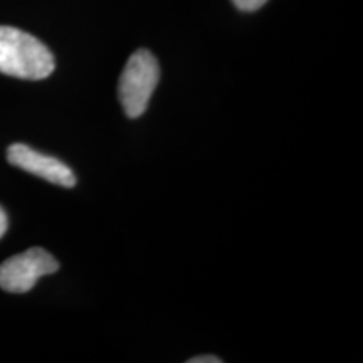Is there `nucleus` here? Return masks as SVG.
Here are the masks:
<instances>
[{
    "label": "nucleus",
    "instance_id": "obj_1",
    "mask_svg": "<svg viewBox=\"0 0 363 363\" xmlns=\"http://www.w3.org/2000/svg\"><path fill=\"white\" fill-rule=\"evenodd\" d=\"M54 56L34 35L0 26V72L21 79L39 81L52 74Z\"/></svg>",
    "mask_w": 363,
    "mask_h": 363
},
{
    "label": "nucleus",
    "instance_id": "obj_2",
    "mask_svg": "<svg viewBox=\"0 0 363 363\" xmlns=\"http://www.w3.org/2000/svg\"><path fill=\"white\" fill-rule=\"evenodd\" d=\"M160 78L157 57L147 49H138L131 54L118 84V96L126 116L138 118L147 111V106Z\"/></svg>",
    "mask_w": 363,
    "mask_h": 363
},
{
    "label": "nucleus",
    "instance_id": "obj_3",
    "mask_svg": "<svg viewBox=\"0 0 363 363\" xmlns=\"http://www.w3.org/2000/svg\"><path fill=\"white\" fill-rule=\"evenodd\" d=\"M57 269L59 262L45 249H27L0 264V288L7 293H27L39 278L52 274Z\"/></svg>",
    "mask_w": 363,
    "mask_h": 363
},
{
    "label": "nucleus",
    "instance_id": "obj_4",
    "mask_svg": "<svg viewBox=\"0 0 363 363\" xmlns=\"http://www.w3.org/2000/svg\"><path fill=\"white\" fill-rule=\"evenodd\" d=\"M7 160L17 169L40 177V179L51 182L54 185H61V187L66 189L76 185V177L66 163L57 160V158L43 155V153L35 152L27 145H11L7 150Z\"/></svg>",
    "mask_w": 363,
    "mask_h": 363
},
{
    "label": "nucleus",
    "instance_id": "obj_5",
    "mask_svg": "<svg viewBox=\"0 0 363 363\" xmlns=\"http://www.w3.org/2000/svg\"><path fill=\"white\" fill-rule=\"evenodd\" d=\"M234 6L240 9V11H246V12H251V11H257V9L264 6L267 0H233Z\"/></svg>",
    "mask_w": 363,
    "mask_h": 363
},
{
    "label": "nucleus",
    "instance_id": "obj_6",
    "mask_svg": "<svg viewBox=\"0 0 363 363\" xmlns=\"http://www.w3.org/2000/svg\"><path fill=\"white\" fill-rule=\"evenodd\" d=\"M222 360L217 357H212V355H202V357H194L190 358L189 363H220Z\"/></svg>",
    "mask_w": 363,
    "mask_h": 363
},
{
    "label": "nucleus",
    "instance_id": "obj_7",
    "mask_svg": "<svg viewBox=\"0 0 363 363\" xmlns=\"http://www.w3.org/2000/svg\"><path fill=\"white\" fill-rule=\"evenodd\" d=\"M7 225H9V222H7V216H6V212H4V208L0 207V239H2V235L6 234Z\"/></svg>",
    "mask_w": 363,
    "mask_h": 363
}]
</instances>
